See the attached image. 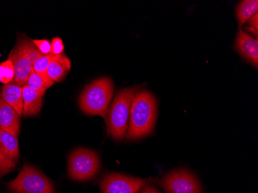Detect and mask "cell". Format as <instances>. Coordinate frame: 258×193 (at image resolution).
Listing matches in <instances>:
<instances>
[{
  "instance_id": "7c38bea8",
  "label": "cell",
  "mask_w": 258,
  "mask_h": 193,
  "mask_svg": "<svg viewBox=\"0 0 258 193\" xmlns=\"http://www.w3.org/2000/svg\"><path fill=\"white\" fill-rule=\"evenodd\" d=\"M1 99L14 108L19 116L23 115V88L14 82L5 84L1 92Z\"/></svg>"
},
{
  "instance_id": "277c9868",
  "label": "cell",
  "mask_w": 258,
  "mask_h": 193,
  "mask_svg": "<svg viewBox=\"0 0 258 193\" xmlns=\"http://www.w3.org/2000/svg\"><path fill=\"white\" fill-rule=\"evenodd\" d=\"M13 193H56L54 185L43 172L25 164L17 178L7 184Z\"/></svg>"
},
{
  "instance_id": "52a82bcc",
  "label": "cell",
  "mask_w": 258,
  "mask_h": 193,
  "mask_svg": "<svg viewBox=\"0 0 258 193\" xmlns=\"http://www.w3.org/2000/svg\"><path fill=\"white\" fill-rule=\"evenodd\" d=\"M146 184V180L118 173L104 176L100 184L102 193H138Z\"/></svg>"
},
{
  "instance_id": "6da1fadb",
  "label": "cell",
  "mask_w": 258,
  "mask_h": 193,
  "mask_svg": "<svg viewBox=\"0 0 258 193\" xmlns=\"http://www.w3.org/2000/svg\"><path fill=\"white\" fill-rule=\"evenodd\" d=\"M156 118L157 102L154 95L146 90H139L132 102L127 139H139L150 134Z\"/></svg>"
},
{
  "instance_id": "8992f818",
  "label": "cell",
  "mask_w": 258,
  "mask_h": 193,
  "mask_svg": "<svg viewBox=\"0 0 258 193\" xmlns=\"http://www.w3.org/2000/svg\"><path fill=\"white\" fill-rule=\"evenodd\" d=\"M160 185L167 193H203L196 175L186 169H177L165 175Z\"/></svg>"
},
{
  "instance_id": "e0dca14e",
  "label": "cell",
  "mask_w": 258,
  "mask_h": 193,
  "mask_svg": "<svg viewBox=\"0 0 258 193\" xmlns=\"http://www.w3.org/2000/svg\"><path fill=\"white\" fill-rule=\"evenodd\" d=\"M17 46L20 47L23 54L25 55L26 57L31 62L33 65L39 58L43 56L41 53L39 51L38 49L32 43L31 40L23 39V40H20L18 42Z\"/></svg>"
},
{
  "instance_id": "9a60e30c",
  "label": "cell",
  "mask_w": 258,
  "mask_h": 193,
  "mask_svg": "<svg viewBox=\"0 0 258 193\" xmlns=\"http://www.w3.org/2000/svg\"><path fill=\"white\" fill-rule=\"evenodd\" d=\"M257 0H243L239 3L236 9V17L238 20L239 27H241L255 14H257Z\"/></svg>"
},
{
  "instance_id": "4fadbf2b",
  "label": "cell",
  "mask_w": 258,
  "mask_h": 193,
  "mask_svg": "<svg viewBox=\"0 0 258 193\" xmlns=\"http://www.w3.org/2000/svg\"><path fill=\"white\" fill-rule=\"evenodd\" d=\"M0 151L9 159L14 162H17L20 156L17 136L0 129Z\"/></svg>"
},
{
  "instance_id": "ba28073f",
  "label": "cell",
  "mask_w": 258,
  "mask_h": 193,
  "mask_svg": "<svg viewBox=\"0 0 258 193\" xmlns=\"http://www.w3.org/2000/svg\"><path fill=\"white\" fill-rule=\"evenodd\" d=\"M234 49L247 62L257 68L258 41L249 34L248 32L240 29L237 33Z\"/></svg>"
},
{
  "instance_id": "3957f363",
  "label": "cell",
  "mask_w": 258,
  "mask_h": 193,
  "mask_svg": "<svg viewBox=\"0 0 258 193\" xmlns=\"http://www.w3.org/2000/svg\"><path fill=\"white\" fill-rule=\"evenodd\" d=\"M138 91V87H133L118 91L107 113L108 132L115 140H122L127 135L132 102Z\"/></svg>"
},
{
  "instance_id": "44dd1931",
  "label": "cell",
  "mask_w": 258,
  "mask_h": 193,
  "mask_svg": "<svg viewBox=\"0 0 258 193\" xmlns=\"http://www.w3.org/2000/svg\"><path fill=\"white\" fill-rule=\"evenodd\" d=\"M31 42L38 49L42 55L51 54V42L48 40H31Z\"/></svg>"
},
{
  "instance_id": "ac0fdd59",
  "label": "cell",
  "mask_w": 258,
  "mask_h": 193,
  "mask_svg": "<svg viewBox=\"0 0 258 193\" xmlns=\"http://www.w3.org/2000/svg\"><path fill=\"white\" fill-rule=\"evenodd\" d=\"M14 65L10 59L0 63V82L4 85L14 82Z\"/></svg>"
},
{
  "instance_id": "8fae6325",
  "label": "cell",
  "mask_w": 258,
  "mask_h": 193,
  "mask_svg": "<svg viewBox=\"0 0 258 193\" xmlns=\"http://www.w3.org/2000/svg\"><path fill=\"white\" fill-rule=\"evenodd\" d=\"M23 88V115L31 117L39 114L43 106V97L44 94L34 91L24 85Z\"/></svg>"
},
{
  "instance_id": "ffe728a7",
  "label": "cell",
  "mask_w": 258,
  "mask_h": 193,
  "mask_svg": "<svg viewBox=\"0 0 258 193\" xmlns=\"http://www.w3.org/2000/svg\"><path fill=\"white\" fill-rule=\"evenodd\" d=\"M15 166V162L9 159L7 155H4L0 151V177L4 176L6 174L11 172Z\"/></svg>"
},
{
  "instance_id": "2e32d148",
  "label": "cell",
  "mask_w": 258,
  "mask_h": 193,
  "mask_svg": "<svg viewBox=\"0 0 258 193\" xmlns=\"http://www.w3.org/2000/svg\"><path fill=\"white\" fill-rule=\"evenodd\" d=\"M54 83V81L48 75H39V74L35 73L34 71H32L31 75L29 77L26 85L34 91L44 94L46 90L50 88Z\"/></svg>"
},
{
  "instance_id": "30bf717a",
  "label": "cell",
  "mask_w": 258,
  "mask_h": 193,
  "mask_svg": "<svg viewBox=\"0 0 258 193\" xmlns=\"http://www.w3.org/2000/svg\"><path fill=\"white\" fill-rule=\"evenodd\" d=\"M20 116L0 98V129L17 136L20 133Z\"/></svg>"
},
{
  "instance_id": "603a6c76",
  "label": "cell",
  "mask_w": 258,
  "mask_h": 193,
  "mask_svg": "<svg viewBox=\"0 0 258 193\" xmlns=\"http://www.w3.org/2000/svg\"><path fill=\"white\" fill-rule=\"evenodd\" d=\"M257 17V14H256L248 20L249 24L251 26V27L256 29V30H257L258 27Z\"/></svg>"
},
{
  "instance_id": "7402d4cb",
  "label": "cell",
  "mask_w": 258,
  "mask_h": 193,
  "mask_svg": "<svg viewBox=\"0 0 258 193\" xmlns=\"http://www.w3.org/2000/svg\"><path fill=\"white\" fill-rule=\"evenodd\" d=\"M64 50L63 40L60 37H54L51 41V54L53 56H60Z\"/></svg>"
},
{
  "instance_id": "cb8c5ba5",
  "label": "cell",
  "mask_w": 258,
  "mask_h": 193,
  "mask_svg": "<svg viewBox=\"0 0 258 193\" xmlns=\"http://www.w3.org/2000/svg\"><path fill=\"white\" fill-rule=\"evenodd\" d=\"M141 193H160L159 191L156 189V188H152L151 186L146 187L143 191H141Z\"/></svg>"
},
{
  "instance_id": "5b68a950",
  "label": "cell",
  "mask_w": 258,
  "mask_h": 193,
  "mask_svg": "<svg viewBox=\"0 0 258 193\" xmlns=\"http://www.w3.org/2000/svg\"><path fill=\"white\" fill-rule=\"evenodd\" d=\"M101 168V161L97 152L85 148H78L70 154L68 172L70 178L78 182L94 178Z\"/></svg>"
},
{
  "instance_id": "5bb4252c",
  "label": "cell",
  "mask_w": 258,
  "mask_h": 193,
  "mask_svg": "<svg viewBox=\"0 0 258 193\" xmlns=\"http://www.w3.org/2000/svg\"><path fill=\"white\" fill-rule=\"evenodd\" d=\"M71 69V61L64 55L55 56L47 69V75L54 82H60Z\"/></svg>"
},
{
  "instance_id": "9c48e42d",
  "label": "cell",
  "mask_w": 258,
  "mask_h": 193,
  "mask_svg": "<svg viewBox=\"0 0 258 193\" xmlns=\"http://www.w3.org/2000/svg\"><path fill=\"white\" fill-rule=\"evenodd\" d=\"M9 59L14 65V82L19 86H24L27 84L29 77L33 71V65L31 62L23 54L18 46H16Z\"/></svg>"
},
{
  "instance_id": "d6986e66",
  "label": "cell",
  "mask_w": 258,
  "mask_h": 193,
  "mask_svg": "<svg viewBox=\"0 0 258 193\" xmlns=\"http://www.w3.org/2000/svg\"><path fill=\"white\" fill-rule=\"evenodd\" d=\"M53 55H43L39 58L33 65V71L39 75H47V69L52 59L54 58Z\"/></svg>"
},
{
  "instance_id": "7a4b0ae2",
  "label": "cell",
  "mask_w": 258,
  "mask_h": 193,
  "mask_svg": "<svg viewBox=\"0 0 258 193\" xmlns=\"http://www.w3.org/2000/svg\"><path fill=\"white\" fill-rule=\"evenodd\" d=\"M114 94V83L108 77L98 78L85 87L80 94V109L88 115L106 118L108 107Z\"/></svg>"
}]
</instances>
